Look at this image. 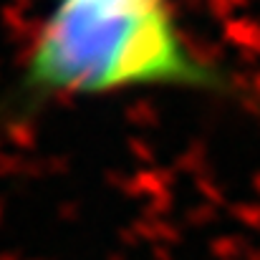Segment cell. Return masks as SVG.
I'll use <instances>...</instances> for the list:
<instances>
[{
	"label": "cell",
	"mask_w": 260,
	"mask_h": 260,
	"mask_svg": "<svg viewBox=\"0 0 260 260\" xmlns=\"http://www.w3.org/2000/svg\"><path fill=\"white\" fill-rule=\"evenodd\" d=\"M174 86L240 99V88L189 51L170 0H56L41 23L8 106L53 96Z\"/></svg>",
	"instance_id": "1"
}]
</instances>
